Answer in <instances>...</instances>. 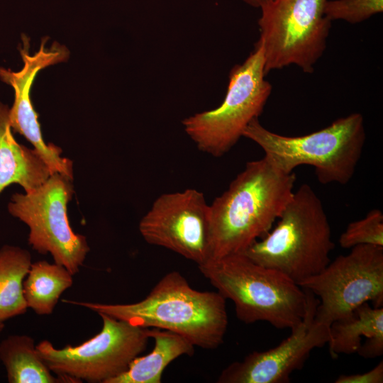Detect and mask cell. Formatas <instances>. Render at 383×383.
<instances>
[{"instance_id": "1", "label": "cell", "mask_w": 383, "mask_h": 383, "mask_svg": "<svg viewBox=\"0 0 383 383\" xmlns=\"http://www.w3.org/2000/svg\"><path fill=\"white\" fill-rule=\"evenodd\" d=\"M296 175L265 157L247 162L210 205L211 259L243 253L265 236L294 193Z\"/></svg>"}, {"instance_id": "2", "label": "cell", "mask_w": 383, "mask_h": 383, "mask_svg": "<svg viewBox=\"0 0 383 383\" xmlns=\"http://www.w3.org/2000/svg\"><path fill=\"white\" fill-rule=\"evenodd\" d=\"M226 299L218 292L193 289L177 271L167 272L148 296L132 304L62 300L133 325L176 333L204 349L223 342L228 319Z\"/></svg>"}, {"instance_id": "3", "label": "cell", "mask_w": 383, "mask_h": 383, "mask_svg": "<svg viewBox=\"0 0 383 383\" xmlns=\"http://www.w3.org/2000/svg\"><path fill=\"white\" fill-rule=\"evenodd\" d=\"M198 267L223 298L234 303L237 318L246 324L266 321L277 329L292 331L305 317L306 290L243 253L210 260Z\"/></svg>"}, {"instance_id": "4", "label": "cell", "mask_w": 383, "mask_h": 383, "mask_svg": "<svg viewBox=\"0 0 383 383\" xmlns=\"http://www.w3.org/2000/svg\"><path fill=\"white\" fill-rule=\"evenodd\" d=\"M277 220L274 228L243 254L299 284L331 262L334 248L331 226L320 199L307 184L294 192Z\"/></svg>"}, {"instance_id": "5", "label": "cell", "mask_w": 383, "mask_h": 383, "mask_svg": "<svg viewBox=\"0 0 383 383\" xmlns=\"http://www.w3.org/2000/svg\"><path fill=\"white\" fill-rule=\"evenodd\" d=\"M243 137L258 145L264 157L284 173L299 165L313 166L321 184H347L353 177L365 142L364 118L353 113L339 118L330 126L301 136L282 135L252 120Z\"/></svg>"}, {"instance_id": "6", "label": "cell", "mask_w": 383, "mask_h": 383, "mask_svg": "<svg viewBox=\"0 0 383 383\" xmlns=\"http://www.w3.org/2000/svg\"><path fill=\"white\" fill-rule=\"evenodd\" d=\"M265 75L263 48L257 42L245 60L230 71L227 91L220 106L182 121L184 131L201 151L221 157L243 137L248 124L262 113L271 94L272 87Z\"/></svg>"}, {"instance_id": "7", "label": "cell", "mask_w": 383, "mask_h": 383, "mask_svg": "<svg viewBox=\"0 0 383 383\" xmlns=\"http://www.w3.org/2000/svg\"><path fill=\"white\" fill-rule=\"evenodd\" d=\"M98 315L101 331L80 345L57 348L47 340L36 345L48 368L67 382L110 383L128 370L151 338L150 328Z\"/></svg>"}, {"instance_id": "8", "label": "cell", "mask_w": 383, "mask_h": 383, "mask_svg": "<svg viewBox=\"0 0 383 383\" xmlns=\"http://www.w3.org/2000/svg\"><path fill=\"white\" fill-rule=\"evenodd\" d=\"M328 0H270L258 19L266 74L296 65L312 73L323 55L331 27L324 14Z\"/></svg>"}, {"instance_id": "9", "label": "cell", "mask_w": 383, "mask_h": 383, "mask_svg": "<svg viewBox=\"0 0 383 383\" xmlns=\"http://www.w3.org/2000/svg\"><path fill=\"white\" fill-rule=\"evenodd\" d=\"M72 179L58 172L35 190L15 193L8 204L11 216L29 228L28 243L72 274L79 272L89 251L86 237L74 232L67 216V204L74 194Z\"/></svg>"}, {"instance_id": "10", "label": "cell", "mask_w": 383, "mask_h": 383, "mask_svg": "<svg viewBox=\"0 0 383 383\" xmlns=\"http://www.w3.org/2000/svg\"><path fill=\"white\" fill-rule=\"evenodd\" d=\"M299 285L318 297L315 320L329 327L364 303L383 307V247L359 245Z\"/></svg>"}, {"instance_id": "11", "label": "cell", "mask_w": 383, "mask_h": 383, "mask_svg": "<svg viewBox=\"0 0 383 383\" xmlns=\"http://www.w3.org/2000/svg\"><path fill=\"white\" fill-rule=\"evenodd\" d=\"M138 228L148 243L172 250L198 266L211 259L210 205L196 189L162 194Z\"/></svg>"}, {"instance_id": "12", "label": "cell", "mask_w": 383, "mask_h": 383, "mask_svg": "<svg viewBox=\"0 0 383 383\" xmlns=\"http://www.w3.org/2000/svg\"><path fill=\"white\" fill-rule=\"evenodd\" d=\"M308 307L301 323L278 345L253 351L241 361L222 370L218 383H287L291 374L301 370L311 351L328 344L330 328L315 320L318 299L310 291Z\"/></svg>"}, {"instance_id": "13", "label": "cell", "mask_w": 383, "mask_h": 383, "mask_svg": "<svg viewBox=\"0 0 383 383\" xmlns=\"http://www.w3.org/2000/svg\"><path fill=\"white\" fill-rule=\"evenodd\" d=\"M23 47L19 49L23 67L18 72L0 67V79L14 90V101L9 111L11 130L24 136L34 147L52 174H64L73 179L72 160L61 156L62 149L52 143L46 144L43 138L38 113L30 96L31 86L37 74L43 69L65 61L67 50L57 43L50 48L42 41L39 50L33 55L28 52V41L23 37Z\"/></svg>"}, {"instance_id": "14", "label": "cell", "mask_w": 383, "mask_h": 383, "mask_svg": "<svg viewBox=\"0 0 383 383\" xmlns=\"http://www.w3.org/2000/svg\"><path fill=\"white\" fill-rule=\"evenodd\" d=\"M329 353L333 358L340 354L357 353L364 358H376L383 353V307L364 303L348 316L330 326Z\"/></svg>"}, {"instance_id": "15", "label": "cell", "mask_w": 383, "mask_h": 383, "mask_svg": "<svg viewBox=\"0 0 383 383\" xmlns=\"http://www.w3.org/2000/svg\"><path fill=\"white\" fill-rule=\"evenodd\" d=\"M9 111L0 102V194L13 183L28 193L42 185L52 173L34 149L15 140Z\"/></svg>"}, {"instance_id": "16", "label": "cell", "mask_w": 383, "mask_h": 383, "mask_svg": "<svg viewBox=\"0 0 383 383\" xmlns=\"http://www.w3.org/2000/svg\"><path fill=\"white\" fill-rule=\"evenodd\" d=\"M150 338L155 340L152 350L135 357L128 370L110 383H160L168 365L180 356L194 354L195 346L176 333L150 328Z\"/></svg>"}, {"instance_id": "17", "label": "cell", "mask_w": 383, "mask_h": 383, "mask_svg": "<svg viewBox=\"0 0 383 383\" xmlns=\"http://www.w3.org/2000/svg\"><path fill=\"white\" fill-rule=\"evenodd\" d=\"M0 360L9 383H57L67 380L48 368L28 335H10L0 343Z\"/></svg>"}, {"instance_id": "18", "label": "cell", "mask_w": 383, "mask_h": 383, "mask_svg": "<svg viewBox=\"0 0 383 383\" xmlns=\"http://www.w3.org/2000/svg\"><path fill=\"white\" fill-rule=\"evenodd\" d=\"M72 276L67 268L56 262H32L23 282L28 308L38 315L51 314L62 294L72 287Z\"/></svg>"}, {"instance_id": "19", "label": "cell", "mask_w": 383, "mask_h": 383, "mask_svg": "<svg viewBox=\"0 0 383 383\" xmlns=\"http://www.w3.org/2000/svg\"><path fill=\"white\" fill-rule=\"evenodd\" d=\"M32 264L30 253L18 246L0 248V321L25 313L23 282Z\"/></svg>"}, {"instance_id": "20", "label": "cell", "mask_w": 383, "mask_h": 383, "mask_svg": "<svg viewBox=\"0 0 383 383\" xmlns=\"http://www.w3.org/2000/svg\"><path fill=\"white\" fill-rule=\"evenodd\" d=\"M338 243L343 248H352L359 245L383 247L382 212L374 209L365 218L350 223L340 235Z\"/></svg>"}, {"instance_id": "21", "label": "cell", "mask_w": 383, "mask_h": 383, "mask_svg": "<svg viewBox=\"0 0 383 383\" xmlns=\"http://www.w3.org/2000/svg\"><path fill=\"white\" fill-rule=\"evenodd\" d=\"M383 0H328L324 14L330 21L342 20L358 23L382 13Z\"/></svg>"}, {"instance_id": "22", "label": "cell", "mask_w": 383, "mask_h": 383, "mask_svg": "<svg viewBox=\"0 0 383 383\" xmlns=\"http://www.w3.org/2000/svg\"><path fill=\"white\" fill-rule=\"evenodd\" d=\"M335 383H382L383 362H379L374 367L364 373L341 374Z\"/></svg>"}, {"instance_id": "23", "label": "cell", "mask_w": 383, "mask_h": 383, "mask_svg": "<svg viewBox=\"0 0 383 383\" xmlns=\"http://www.w3.org/2000/svg\"><path fill=\"white\" fill-rule=\"evenodd\" d=\"M244 3L255 8H260L264 4L270 0H241Z\"/></svg>"}, {"instance_id": "24", "label": "cell", "mask_w": 383, "mask_h": 383, "mask_svg": "<svg viewBox=\"0 0 383 383\" xmlns=\"http://www.w3.org/2000/svg\"><path fill=\"white\" fill-rule=\"evenodd\" d=\"M4 322L0 321V333L4 330Z\"/></svg>"}]
</instances>
